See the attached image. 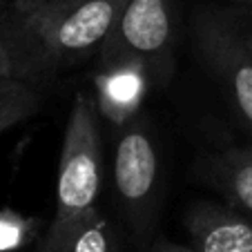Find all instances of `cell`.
Segmentation results:
<instances>
[{
	"instance_id": "6da1fadb",
	"label": "cell",
	"mask_w": 252,
	"mask_h": 252,
	"mask_svg": "<svg viewBox=\"0 0 252 252\" xmlns=\"http://www.w3.org/2000/svg\"><path fill=\"white\" fill-rule=\"evenodd\" d=\"M127 0H78L0 11V36L9 54L11 76L32 85L52 81L63 69L96 56Z\"/></svg>"
},
{
	"instance_id": "7a4b0ae2",
	"label": "cell",
	"mask_w": 252,
	"mask_h": 252,
	"mask_svg": "<svg viewBox=\"0 0 252 252\" xmlns=\"http://www.w3.org/2000/svg\"><path fill=\"white\" fill-rule=\"evenodd\" d=\"M174 0H127L98 49L100 71H136L165 85L174 69Z\"/></svg>"
},
{
	"instance_id": "3957f363",
	"label": "cell",
	"mask_w": 252,
	"mask_h": 252,
	"mask_svg": "<svg viewBox=\"0 0 252 252\" xmlns=\"http://www.w3.org/2000/svg\"><path fill=\"white\" fill-rule=\"evenodd\" d=\"M105 176L103 138L98 125L96 98L87 92H76L67 116L63 148L56 172V210L54 223L71 221L98 208L96 201L100 194Z\"/></svg>"
},
{
	"instance_id": "277c9868",
	"label": "cell",
	"mask_w": 252,
	"mask_h": 252,
	"mask_svg": "<svg viewBox=\"0 0 252 252\" xmlns=\"http://www.w3.org/2000/svg\"><path fill=\"white\" fill-rule=\"evenodd\" d=\"M110 172L129 232L138 246L150 248L161 210V157L141 116L121 125Z\"/></svg>"
},
{
	"instance_id": "5b68a950",
	"label": "cell",
	"mask_w": 252,
	"mask_h": 252,
	"mask_svg": "<svg viewBox=\"0 0 252 252\" xmlns=\"http://www.w3.org/2000/svg\"><path fill=\"white\" fill-rule=\"evenodd\" d=\"M194 49L223 87L230 105L248 129H252V52L248 33H241L230 18L205 11L194 20Z\"/></svg>"
},
{
	"instance_id": "8992f818",
	"label": "cell",
	"mask_w": 252,
	"mask_h": 252,
	"mask_svg": "<svg viewBox=\"0 0 252 252\" xmlns=\"http://www.w3.org/2000/svg\"><path fill=\"white\" fill-rule=\"evenodd\" d=\"M183 228L199 252H252V217L230 203L196 201L183 217Z\"/></svg>"
},
{
	"instance_id": "52a82bcc",
	"label": "cell",
	"mask_w": 252,
	"mask_h": 252,
	"mask_svg": "<svg viewBox=\"0 0 252 252\" xmlns=\"http://www.w3.org/2000/svg\"><path fill=\"white\" fill-rule=\"evenodd\" d=\"M36 252H121V241L112 221L94 208L71 221H52Z\"/></svg>"
},
{
	"instance_id": "ba28073f",
	"label": "cell",
	"mask_w": 252,
	"mask_h": 252,
	"mask_svg": "<svg viewBox=\"0 0 252 252\" xmlns=\"http://www.w3.org/2000/svg\"><path fill=\"white\" fill-rule=\"evenodd\" d=\"M199 174L232 208L252 217V148H230L199 161Z\"/></svg>"
},
{
	"instance_id": "9c48e42d",
	"label": "cell",
	"mask_w": 252,
	"mask_h": 252,
	"mask_svg": "<svg viewBox=\"0 0 252 252\" xmlns=\"http://www.w3.org/2000/svg\"><path fill=\"white\" fill-rule=\"evenodd\" d=\"M40 110V90L16 76L0 78V134L18 127Z\"/></svg>"
},
{
	"instance_id": "30bf717a",
	"label": "cell",
	"mask_w": 252,
	"mask_h": 252,
	"mask_svg": "<svg viewBox=\"0 0 252 252\" xmlns=\"http://www.w3.org/2000/svg\"><path fill=\"white\" fill-rule=\"evenodd\" d=\"M150 252H199L196 248H192L190 243H174L170 239L154 237V241L150 243Z\"/></svg>"
},
{
	"instance_id": "8fae6325",
	"label": "cell",
	"mask_w": 252,
	"mask_h": 252,
	"mask_svg": "<svg viewBox=\"0 0 252 252\" xmlns=\"http://www.w3.org/2000/svg\"><path fill=\"white\" fill-rule=\"evenodd\" d=\"M11 76V65H9V54L5 49V43H2V36H0V78Z\"/></svg>"
},
{
	"instance_id": "7c38bea8",
	"label": "cell",
	"mask_w": 252,
	"mask_h": 252,
	"mask_svg": "<svg viewBox=\"0 0 252 252\" xmlns=\"http://www.w3.org/2000/svg\"><path fill=\"white\" fill-rule=\"evenodd\" d=\"M43 2L45 0H11L9 7L16 9V11H29V9H33V7L43 5Z\"/></svg>"
},
{
	"instance_id": "4fadbf2b",
	"label": "cell",
	"mask_w": 252,
	"mask_h": 252,
	"mask_svg": "<svg viewBox=\"0 0 252 252\" xmlns=\"http://www.w3.org/2000/svg\"><path fill=\"white\" fill-rule=\"evenodd\" d=\"M78 0H45L43 5H54V7H63V5H74ZM40 7V5H38Z\"/></svg>"
},
{
	"instance_id": "5bb4252c",
	"label": "cell",
	"mask_w": 252,
	"mask_h": 252,
	"mask_svg": "<svg viewBox=\"0 0 252 252\" xmlns=\"http://www.w3.org/2000/svg\"><path fill=\"white\" fill-rule=\"evenodd\" d=\"M9 2H11V0H0V11L5 9V7H7V5H9Z\"/></svg>"
},
{
	"instance_id": "9a60e30c",
	"label": "cell",
	"mask_w": 252,
	"mask_h": 252,
	"mask_svg": "<svg viewBox=\"0 0 252 252\" xmlns=\"http://www.w3.org/2000/svg\"><path fill=\"white\" fill-rule=\"evenodd\" d=\"M232 2H241V5H252V0H232Z\"/></svg>"
},
{
	"instance_id": "2e32d148",
	"label": "cell",
	"mask_w": 252,
	"mask_h": 252,
	"mask_svg": "<svg viewBox=\"0 0 252 252\" xmlns=\"http://www.w3.org/2000/svg\"><path fill=\"white\" fill-rule=\"evenodd\" d=\"M248 47H250V52H252V33H248Z\"/></svg>"
}]
</instances>
